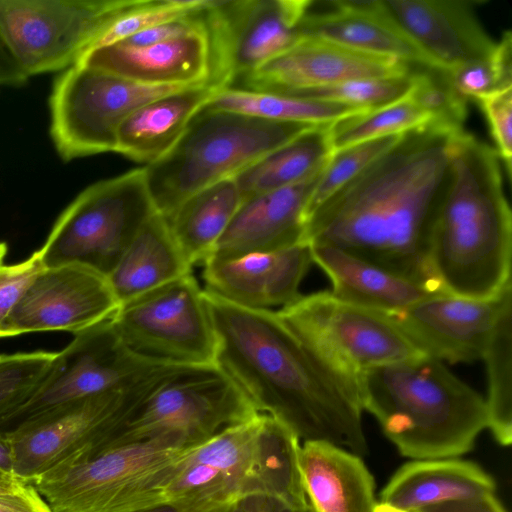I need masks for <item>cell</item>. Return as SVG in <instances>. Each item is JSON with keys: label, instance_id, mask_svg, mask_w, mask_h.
I'll return each instance as SVG.
<instances>
[{"label": "cell", "instance_id": "6da1fadb", "mask_svg": "<svg viewBox=\"0 0 512 512\" xmlns=\"http://www.w3.org/2000/svg\"><path fill=\"white\" fill-rule=\"evenodd\" d=\"M457 132L429 122L401 134L306 218L303 243L338 248L446 293L431 267L430 240Z\"/></svg>", "mask_w": 512, "mask_h": 512}, {"label": "cell", "instance_id": "ee69618b", "mask_svg": "<svg viewBox=\"0 0 512 512\" xmlns=\"http://www.w3.org/2000/svg\"><path fill=\"white\" fill-rule=\"evenodd\" d=\"M0 512H51L46 501L28 485L17 492L0 494Z\"/></svg>", "mask_w": 512, "mask_h": 512}, {"label": "cell", "instance_id": "d4e9b609", "mask_svg": "<svg viewBox=\"0 0 512 512\" xmlns=\"http://www.w3.org/2000/svg\"><path fill=\"white\" fill-rule=\"evenodd\" d=\"M299 466L313 512H373L374 478L360 456L324 441H304Z\"/></svg>", "mask_w": 512, "mask_h": 512}, {"label": "cell", "instance_id": "60d3db41", "mask_svg": "<svg viewBox=\"0 0 512 512\" xmlns=\"http://www.w3.org/2000/svg\"><path fill=\"white\" fill-rule=\"evenodd\" d=\"M479 103L489 124L495 150L507 176L512 175V86L483 97Z\"/></svg>", "mask_w": 512, "mask_h": 512}, {"label": "cell", "instance_id": "cb8c5ba5", "mask_svg": "<svg viewBox=\"0 0 512 512\" xmlns=\"http://www.w3.org/2000/svg\"><path fill=\"white\" fill-rule=\"evenodd\" d=\"M329 3L331 8L322 12H313L309 6L300 24L301 37H320L359 51L393 57L411 66L439 70L389 15L382 0Z\"/></svg>", "mask_w": 512, "mask_h": 512}, {"label": "cell", "instance_id": "44dd1931", "mask_svg": "<svg viewBox=\"0 0 512 512\" xmlns=\"http://www.w3.org/2000/svg\"><path fill=\"white\" fill-rule=\"evenodd\" d=\"M311 262L307 243L234 259L211 258L202 264L205 290L246 308H282L301 295L299 286Z\"/></svg>", "mask_w": 512, "mask_h": 512}, {"label": "cell", "instance_id": "7a4b0ae2", "mask_svg": "<svg viewBox=\"0 0 512 512\" xmlns=\"http://www.w3.org/2000/svg\"><path fill=\"white\" fill-rule=\"evenodd\" d=\"M203 292L216 335V366L257 412L277 419L299 440L367 454L356 378L277 311L246 308Z\"/></svg>", "mask_w": 512, "mask_h": 512}, {"label": "cell", "instance_id": "5bb4252c", "mask_svg": "<svg viewBox=\"0 0 512 512\" xmlns=\"http://www.w3.org/2000/svg\"><path fill=\"white\" fill-rule=\"evenodd\" d=\"M277 313L357 380L365 369L426 355L386 315L341 300L331 291L300 295Z\"/></svg>", "mask_w": 512, "mask_h": 512}, {"label": "cell", "instance_id": "7402d4cb", "mask_svg": "<svg viewBox=\"0 0 512 512\" xmlns=\"http://www.w3.org/2000/svg\"><path fill=\"white\" fill-rule=\"evenodd\" d=\"M323 170L298 184L243 200L208 259H234L303 243L306 209Z\"/></svg>", "mask_w": 512, "mask_h": 512}, {"label": "cell", "instance_id": "2e32d148", "mask_svg": "<svg viewBox=\"0 0 512 512\" xmlns=\"http://www.w3.org/2000/svg\"><path fill=\"white\" fill-rule=\"evenodd\" d=\"M155 382L149 374L124 390L68 403L5 434L14 475L30 483L77 450L107 439Z\"/></svg>", "mask_w": 512, "mask_h": 512}, {"label": "cell", "instance_id": "8992f818", "mask_svg": "<svg viewBox=\"0 0 512 512\" xmlns=\"http://www.w3.org/2000/svg\"><path fill=\"white\" fill-rule=\"evenodd\" d=\"M190 447L171 436L88 445L30 484L51 512H133L167 503V486Z\"/></svg>", "mask_w": 512, "mask_h": 512}, {"label": "cell", "instance_id": "8d00e7d4", "mask_svg": "<svg viewBox=\"0 0 512 512\" xmlns=\"http://www.w3.org/2000/svg\"><path fill=\"white\" fill-rule=\"evenodd\" d=\"M400 136L376 138L333 151L309 200L305 221L323 201L394 145Z\"/></svg>", "mask_w": 512, "mask_h": 512}, {"label": "cell", "instance_id": "3957f363", "mask_svg": "<svg viewBox=\"0 0 512 512\" xmlns=\"http://www.w3.org/2000/svg\"><path fill=\"white\" fill-rule=\"evenodd\" d=\"M501 168L493 147L465 130L453 136L430 240L431 267L448 294L489 299L511 282L512 214Z\"/></svg>", "mask_w": 512, "mask_h": 512}, {"label": "cell", "instance_id": "30bf717a", "mask_svg": "<svg viewBox=\"0 0 512 512\" xmlns=\"http://www.w3.org/2000/svg\"><path fill=\"white\" fill-rule=\"evenodd\" d=\"M186 87L139 83L76 64L59 75L50 95V134L55 148L65 161L115 152L118 129L131 113Z\"/></svg>", "mask_w": 512, "mask_h": 512}, {"label": "cell", "instance_id": "1f68e13d", "mask_svg": "<svg viewBox=\"0 0 512 512\" xmlns=\"http://www.w3.org/2000/svg\"><path fill=\"white\" fill-rule=\"evenodd\" d=\"M203 107L277 122L312 125H329L342 118L366 111L339 102L233 87L218 90Z\"/></svg>", "mask_w": 512, "mask_h": 512}, {"label": "cell", "instance_id": "5b68a950", "mask_svg": "<svg viewBox=\"0 0 512 512\" xmlns=\"http://www.w3.org/2000/svg\"><path fill=\"white\" fill-rule=\"evenodd\" d=\"M299 438L258 413L192 446L166 490L177 512H228L242 497L267 494L311 512L299 466Z\"/></svg>", "mask_w": 512, "mask_h": 512}, {"label": "cell", "instance_id": "f546056e", "mask_svg": "<svg viewBox=\"0 0 512 512\" xmlns=\"http://www.w3.org/2000/svg\"><path fill=\"white\" fill-rule=\"evenodd\" d=\"M329 125L304 131L235 175L242 201L298 184L321 172L333 153Z\"/></svg>", "mask_w": 512, "mask_h": 512}, {"label": "cell", "instance_id": "e0dca14e", "mask_svg": "<svg viewBox=\"0 0 512 512\" xmlns=\"http://www.w3.org/2000/svg\"><path fill=\"white\" fill-rule=\"evenodd\" d=\"M119 302L107 276L80 264L44 267L0 328V337L30 332L74 334L111 319Z\"/></svg>", "mask_w": 512, "mask_h": 512}, {"label": "cell", "instance_id": "f35d334b", "mask_svg": "<svg viewBox=\"0 0 512 512\" xmlns=\"http://www.w3.org/2000/svg\"><path fill=\"white\" fill-rule=\"evenodd\" d=\"M55 356L44 351L0 355V419L33 394Z\"/></svg>", "mask_w": 512, "mask_h": 512}, {"label": "cell", "instance_id": "4fadbf2b", "mask_svg": "<svg viewBox=\"0 0 512 512\" xmlns=\"http://www.w3.org/2000/svg\"><path fill=\"white\" fill-rule=\"evenodd\" d=\"M162 363L143 359L121 341L110 319L75 334L56 356L39 386L18 408L0 419V434L81 399L124 390ZM169 365V364H168Z\"/></svg>", "mask_w": 512, "mask_h": 512}, {"label": "cell", "instance_id": "f6af8a7d", "mask_svg": "<svg viewBox=\"0 0 512 512\" xmlns=\"http://www.w3.org/2000/svg\"><path fill=\"white\" fill-rule=\"evenodd\" d=\"M228 512H297L281 499L267 494H252L239 499Z\"/></svg>", "mask_w": 512, "mask_h": 512}, {"label": "cell", "instance_id": "f907efd6", "mask_svg": "<svg viewBox=\"0 0 512 512\" xmlns=\"http://www.w3.org/2000/svg\"><path fill=\"white\" fill-rule=\"evenodd\" d=\"M373 512H402L383 503H377Z\"/></svg>", "mask_w": 512, "mask_h": 512}, {"label": "cell", "instance_id": "603a6c76", "mask_svg": "<svg viewBox=\"0 0 512 512\" xmlns=\"http://www.w3.org/2000/svg\"><path fill=\"white\" fill-rule=\"evenodd\" d=\"M78 64L150 85L210 84L207 22L201 29L155 44L130 46L117 42L101 46L89 51Z\"/></svg>", "mask_w": 512, "mask_h": 512}, {"label": "cell", "instance_id": "681fc988", "mask_svg": "<svg viewBox=\"0 0 512 512\" xmlns=\"http://www.w3.org/2000/svg\"><path fill=\"white\" fill-rule=\"evenodd\" d=\"M133 512H177V511L170 504L162 503V504H159V505H155V506H151V507H148V508L136 510V511H133Z\"/></svg>", "mask_w": 512, "mask_h": 512}, {"label": "cell", "instance_id": "4316f807", "mask_svg": "<svg viewBox=\"0 0 512 512\" xmlns=\"http://www.w3.org/2000/svg\"><path fill=\"white\" fill-rule=\"evenodd\" d=\"M312 261L332 282V293L346 302L381 313H393L437 293L343 250L309 245Z\"/></svg>", "mask_w": 512, "mask_h": 512}, {"label": "cell", "instance_id": "e575fe53", "mask_svg": "<svg viewBox=\"0 0 512 512\" xmlns=\"http://www.w3.org/2000/svg\"><path fill=\"white\" fill-rule=\"evenodd\" d=\"M414 70L405 75L357 79L301 90L278 92L291 96L348 104L366 111L406 97L413 84Z\"/></svg>", "mask_w": 512, "mask_h": 512}, {"label": "cell", "instance_id": "ffe728a7", "mask_svg": "<svg viewBox=\"0 0 512 512\" xmlns=\"http://www.w3.org/2000/svg\"><path fill=\"white\" fill-rule=\"evenodd\" d=\"M401 29L435 66L448 71L490 56L497 41L489 35L468 0H382Z\"/></svg>", "mask_w": 512, "mask_h": 512}, {"label": "cell", "instance_id": "7bdbcfd3", "mask_svg": "<svg viewBox=\"0 0 512 512\" xmlns=\"http://www.w3.org/2000/svg\"><path fill=\"white\" fill-rule=\"evenodd\" d=\"M415 512H507L494 494L482 497L446 501Z\"/></svg>", "mask_w": 512, "mask_h": 512}, {"label": "cell", "instance_id": "9a60e30c", "mask_svg": "<svg viewBox=\"0 0 512 512\" xmlns=\"http://www.w3.org/2000/svg\"><path fill=\"white\" fill-rule=\"evenodd\" d=\"M310 0H208L205 16L211 49L209 83L230 87L291 48Z\"/></svg>", "mask_w": 512, "mask_h": 512}, {"label": "cell", "instance_id": "d6986e66", "mask_svg": "<svg viewBox=\"0 0 512 512\" xmlns=\"http://www.w3.org/2000/svg\"><path fill=\"white\" fill-rule=\"evenodd\" d=\"M412 71L411 65L393 57L306 36L256 70L236 79L230 87L284 92L357 79L399 76Z\"/></svg>", "mask_w": 512, "mask_h": 512}, {"label": "cell", "instance_id": "ac0fdd59", "mask_svg": "<svg viewBox=\"0 0 512 512\" xmlns=\"http://www.w3.org/2000/svg\"><path fill=\"white\" fill-rule=\"evenodd\" d=\"M511 284L489 299L439 294L383 314L427 356L450 363L472 362L483 358L496 320L511 299Z\"/></svg>", "mask_w": 512, "mask_h": 512}, {"label": "cell", "instance_id": "ba28073f", "mask_svg": "<svg viewBox=\"0 0 512 512\" xmlns=\"http://www.w3.org/2000/svg\"><path fill=\"white\" fill-rule=\"evenodd\" d=\"M156 212L144 168L96 182L59 216L39 249L42 263L80 264L108 276Z\"/></svg>", "mask_w": 512, "mask_h": 512}, {"label": "cell", "instance_id": "83f0119b", "mask_svg": "<svg viewBox=\"0 0 512 512\" xmlns=\"http://www.w3.org/2000/svg\"><path fill=\"white\" fill-rule=\"evenodd\" d=\"M218 90L210 84L194 85L145 103L119 127L115 152L147 165L158 160Z\"/></svg>", "mask_w": 512, "mask_h": 512}, {"label": "cell", "instance_id": "836d02e7", "mask_svg": "<svg viewBox=\"0 0 512 512\" xmlns=\"http://www.w3.org/2000/svg\"><path fill=\"white\" fill-rule=\"evenodd\" d=\"M431 122L408 95L389 105L342 118L328 127L333 151L364 141L402 134Z\"/></svg>", "mask_w": 512, "mask_h": 512}, {"label": "cell", "instance_id": "b9f144b4", "mask_svg": "<svg viewBox=\"0 0 512 512\" xmlns=\"http://www.w3.org/2000/svg\"><path fill=\"white\" fill-rule=\"evenodd\" d=\"M43 268L39 250L21 263L0 267V328L29 284Z\"/></svg>", "mask_w": 512, "mask_h": 512}, {"label": "cell", "instance_id": "c3c4849f", "mask_svg": "<svg viewBox=\"0 0 512 512\" xmlns=\"http://www.w3.org/2000/svg\"><path fill=\"white\" fill-rule=\"evenodd\" d=\"M0 470L14 474L12 448L8 438L3 434H0Z\"/></svg>", "mask_w": 512, "mask_h": 512}, {"label": "cell", "instance_id": "74e56055", "mask_svg": "<svg viewBox=\"0 0 512 512\" xmlns=\"http://www.w3.org/2000/svg\"><path fill=\"white\" fill-rule=\"evenodd\" d=\"M408 97L430 117L431 122L454 131L464 130L468 101L453 89L445 71L427 68L415 71Z\"/></svg>", "mask_w": 512, "mask_h": 512}, {"label": "cell", "instance_id": "d590c367", "mask_svg": "<svg viewBox=\"0 0 512 512\" xmlns=\"http://www.w3.org/2000/svg\"><path fill=\"white\" fill-rule=\"evenodd\" d=\"M512 34L503 32L494 52L482 59L460 64L445 71L453 89L466 101L483 97L512 86Z\"/></svg>", "mask_w": 512, "mask_h": 512}, {"label": "cell", "instance_id": "7c38bea8", "mask_svg": "<svg viewBox=\"0 0 512 512\" xmlns=\"http://www.w3.org/2000/svg\"><path fill=\"white\" fill-rule=\"evenodd\" d=\"M132 0H0V36L27 74L70 68Z\"/></svg>", "mask_w": 512, "mask_h": 512}, {"label": "cell", "instance_id": "484cf974", "mask_svg": "<svg viewBox=\"0 0 512 512\" xmlns=\"http://www.w3.org/2000/svg\"><path fill=\"white\" fill-rule=\"evenodd\" d=\"M494 479L477 464L456 458L406 463L380 493V503L402 512L494 494Z\"/></svg>", "mask_w": 512, "mask_h": 512}, {"label": "cell", "instance_id": "277c9868", "mask_svg": "<svg viewBox=\"0 0 512 512\" xmlns=\"http://www.w3.org/2000/svg\"><path fill=\"white\" fill-rule=\"evenodd\" d=\"M358 389L362 409L405 457H458L486 428L484 398L431 356L365 369Z\"/></svg>", "mask_w": 512, "mask_h": 512}, {"label": "cell", "instance_id": "4dcf8cb0", "mask_svg": "<svg viewBox=\"0 0 512 512\" xmlns=\"http://www.w3.org/2000/svg\"><path fill=\"white\" fill-rule=\"evenodd\" d=\"M241 202L234 178H227L189 196L166 218L191 267L211 256Z\"/></svg>", "mask_w": 512, "mask_h": 512}, {"label": "cell", "instance_id": "7dc6e473", "mask_svg": "<svg viewBox=\"0 0 512 512\" xmlns=\"http://www.w3.org/2000/svg\"><path fill=\"white\" fill-rule=\"evenodd\" d=\"M27 485V482L19 479L14 474H9L0 470V494L20 491Z\"/></svg>", "mask_w": 512, "mask_h": 512}, {"label": "cell", "instance_id": "f1b7e54d", "mask_svg": "<svg viewBox=\"0 0 512 512\" xmlns=\"http://www.w3.org/2000/svg\"><path fill=\"white\" fill-rule=\"evenodd\" d=\"M191 269L167 219L156 212L134 236L107 278L121 305L191 273Z\"/></svg>", "mask_w": 512, "mask_h": 512}, {"label": "cell", "instance_id": "ab89813d", "mask_svg": "<svg viewBox=\"0 0 512 512\" xmlns=\"http://www.w3.org/2000/svg\"><path fill=\"white\" fill-rule=\"evenodd\" d=\"M204 1L132 0L105 30L95 48L119 42L161 23L187 15L200 8Z\"/></svg>", "mask_w": 512, "mask_h": 512}, {"label": "cell", "instance_id": "52a82bcc", "mask_svg": "<svg viewBox=\"0 0 512 512\" xmlns=\"http://www.w3.org/2000/svg\"><path fill=\"white\" fill-rule=\"evenodd\" d=\"M320 125L277 122L202 107L178 142L144 168L155 209L165 218L189 196L233 178L257 159Z\"/></svg>", "mask_w": 512, "mask_h": 512}, {"label": "cell", "instance_id": "bcb514c9", "mask_svg": "<svg viewBox=\"0 0 512 512\" xmlns=\"http://www.w3.org/2000/svg\"><path fill=\"white\" fill-rule=\"evenodd\" d=\"M28 78L0 36V87L20 86L27 82Z\"/></svg>", "mask_w": 512, "mask_h": 512}, {"label": "cell", "instance_id": "d6a6232c", "mask_svg": "<svg viewBox=\"0 0 512 512\" xmlns=\"http://www.w3.org/2000/svg\"><path fill=\"white\" fill-rule=\"evenodd\" d=\"M511 303L512 298L503 306L482 358L486 363L488 382L486 427L502 446L512 442Z\"/></svg>", "mask_w": 512, "mask_h": 512}, {"label": "cell", "instance_id": "816d5d0a", "mask_svg": "<svg viewBox=\"0 0 512 512\" xmlns=\"http://www.w3.org/2000/svg\"><path fill=\"white\" fill-rule=\"evenodd\" d=\"M7 253V245L4 242H0V267L3 266V261Z\"/></svg>", "mask_w": 512, "mask_h": 512}, {"label": "cell", "instance_id": "8fae6325", "mask_svg": "<svg viewBox=\"0 0 512 512\" xmlns=\"http://www.w3.org/2000/svg\"><path fill=\"white\" fill-rule=\"evenodd\" d=\"M110 321L124 345L143 359L216 366L213 322L192 273L119 305Z\"/></svg>", "mask_w": 512, "mask_h": 512}, {"label": "cell", "instance_id": "9c48e42d", "mask_svg": "<svg viewBox=\"0 0 512 512\" xmlns=\"http://www.w3.org/2000/svg\"><path fill=\"white\" fill-rule=\"evenodd\" d=\"M258 413L217 366L184 367L142 399L110 437L95 445L171 436L194 446Z\"/></svg>", "mask_w": 512, "mask_h": 512}]
</instances>
